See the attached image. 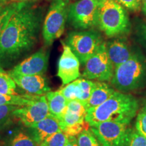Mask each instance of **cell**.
Here are the masks:
<instances>
[{"instance_id":"27","label":"cell","mask_w":146,"mask_h":146,"mask_svg":"<svg viewBox=\"0 0 146 146\" xmlns=\"http://www.w3.org/2000/svg\"><path fill=\"white\" fill-rule=\"evenodd\" d=\"M78 82H79L80 86L81 87L82 94H83L81 102L85 106L87 102L88 101L89 98H90L91 91H92V89L94 86V82L83 78H78Z\"/></svg>"},{"instance_id":"2","label":"cell","mask_w":146,"mask_h":146,"mask_svg":"<svg viewBox=\"0 0 146 146\" xmlns=\"http://www.w3.org/2000/svg\"><path fill=\"white\" fill-rule=\"evenodd\" d=\"M139 108L138 100L132 95L115 91L101 105L88 110L85 120L89 127L104 122L130 124Z\"/></svg>"},{"instance_id":"15","label":"cell","mask_w":146,"mask_h":146,"mask_svg":"<svg viewBox=\"0 0 146 146\" xmlns=\"http://www.w3.org/2000/svg\"><path fill=\"white\" fill-rule=\"evenodd\" d=\"M10 76L16 85L24 91L34 96H44L51 91L46 78L43 75H15Z\"/></svg>"},{"instance_id":"12","label":"cell","mask_w":146,"mask_h":146,"mask_svg":"<svg viewBox=\"0 0 146 146\" xmlns=\"http://www.w3.org/2000/svg\"><path fill=\"white\" fill-rule=\"evenodd\" d=\"M62 42L63 52L58 60L57 75L61 79L62 85H65L75 81L81 75L80 61L70 47Z\"/></svg>"},{"instance_id":"23","label":"cell","mask_w":146,"mask_h":146,"mask_svg":"<svg viewBox=\"0 0 146 146\" xmlns=\"http://www.w3.org/2000/svg\"><path fill=\"white\" fill-rule=\"evenodd\" d=\"M5 146H39L31 136L19 132L11 137Z\"/></svg>"},{"instance_id":"36","label":"cell","mask_w":146,"mask_h":146,"mask_svg":"<svg viewBox=\"0 0 146 146\" xmlns=\"http://www.w3.org/2000/svg\"><path fill=\"white\" fill-rule=\"evenodd\" d=\"M142 108H143V110H146V98H145V102H144V106H143V107Z\"/></svg>"},{"instance_id":"14","label":"cell","mask_w":146,"mask_h":146,"mask_svg":"<svg viewBox=\"0 0 146 146\" xmlns=\"http://www.w3.org/2000/svg\"><path fill=\"white\" fill-rule=\"evenodd\" d=\"M106 50L114 68L125 62L130 58L135 50H133L131 43L123 36H117L106 43Z\"/></svg>"},{"instance_id":"24","label":"cell","mask_w":146,"mask_h":146,"mask_svg":"<svg viewBox=\"0 0 146 146\" xmlns=\"http://www.w3.org/2000/svg\"><path fill=\"white\" fill-rule=\"evenodd\" d=\"M76 139L78 146H102L90 129L82 131Z\"/></svg>"},{"instance_id":"26","label":"cell","mask_w":146,"mask_h":146,"mask_svg":"<svg viewBox=\"0 0 146 146\" xmlns=\"http://www.w3.org/2000/svg\"><path fill=\"white\" fill-rule=\"evenodd\" d=\"M67 139L68 136L61 131L49 137L39 146H65Z\"/></svg>"},{"instance_id":"1","label":"cell","mask_w":146,"mask_h":146,"mask_svg":"<svg viewBox=\"0 0 146 146\" xmlns=\"http://www.w3.org/2000/svg\"><path fill=\"white\" fill-rule=\"evenodd\" d=\"M41 13L27 3L13 14L0 37V58H14L36 43Z\"/></svg>"},{"instance_id":"38","label":"cell","mask_w":146,"mask_h":146,"mask_svg":"<svg viewBox=\"0 0 146 146\" xmlns=\"http://www.w3.org/2000/svg\"><path fill=\"white\" fill-rule=\"evenodd\" d=\"M0 3H5V4H6V3H5L4 1H3L2 0H0Z\"/></svg>"},{"instance_id":"35","label":"cell","mask_w":146,"mask_h":146,"mask_svg":"<svg viewBox=\"0 0 146 146\" xmlns=\"http://www.w3.org/2000/svg\"><path fill=\"white\" fill-rule=\"evenodd\" d=\"M5 5L6 4H5V3H0V12H1V10H3Z\"/></svg>"},{"instance_id":"22","label":"cell","mask_w":146,"mask_h":146,"mask_svg":"<svg viewBox=\"0 0 146 146\" xmlns=\"http://www.w3.org/2000/svg\"><path fill=\"white\" fill-rule=\"evenodd\" d=\"M16 84L10 74L4 72H0V94L17 95L16 92Z\"/></svg>"},{"instance_id":"28","label":"cell","mask_w":146,"mask_h":146,"mask_svg":"<svg viewBox=\"0 0 146 146\" xmlns=\"http://www.w3.org/2000/svg\"><path fill=\"white\" fill-rule=\"evenodd\" d=\"M135 130L146 139V110L143 108L137 115Z\"/></svg>"},{"instance_id":"37","label":"cell","mask_w":146,"mask_h":146,"mask_svg":"<svg viewBox=\"0 0 146 146\" xmlns=\"http://www.w3.org/2000/svg\"><path fill=\"white\" fill-rule=\"evenodd\" d=\"M3 1H4V2L6 3V4H8V3H9V0H2Z\"/></svg>"},{"instance_id":"19","label":"cell","mask_w":146,"mask_h":146,"mask_svg":"<svg viewBox=\"0 0 146 146\" xmlns=\"http://www.w3.org/2000/svg\"><path fill=\"white\" fill-rule=\"evenodd\" d=\"M34 95H2L0 94V106L11 105L26 106L32 103L36 98Z\"/></svg>"},{"instance_id":"32","label":"cell","mask_w":146,"mask_h":146,"mask_svg":"<svg viewBox=\"0 0 146 146\" xmlns=\"http://www.w3.org/2000/svg\"><path fill=\"white\" fill-rule=\"evenodd\" d=\"M65 146H78L77 139L76 137L68 136V139Z\"/></svg>"},{"instance_id":"8","label":"cell","mask_w":146,"mask_h":146,"mask_svg":"<svg viewBox=\"0 0 146 146\" xmlns=\"http://www.w3.org/2000/svg\"><path fill=\"white\" fill-rule=\"evenodd\" d=\"M90 129L102 146H128L133 131L129 124L114 122L101 123Z\"/></svg>"},{"instance_id":"9","label":"cell","mask_w":146,"mask_h":146,"mask_svg":"<svg viewBox=\"0 0 146 146\" xmlns=\"http://www.w3.org/2000/svg\"><path fill=\"white\" fill-rule=\"evenodd\" d=\"M83 76L89 80L111 81L114 68L110 60L106 43L103 42L96 53L85 62Z\"/></svg>"},{"instance_id":"16","label":"cell","mask_w":146,"mask_h":146,"mask_svg":"<svg viewBox=\"0 0 146 146\" xmlns=\"http://www.w3.org/2000/svg\"><path fill=\"white\" fill-rule=\"evenodd\" d=\"M29 128L31 136L39 145L49 137L62 131L59 120L51 114Z\"/></svg>"},{"instance_id":"13","label":"cell","mask_w":146,"mask_h":146,"mask_svg":"<svg viewBox=\"0 0 146 146\" xmlns=\"http://www.w3.org/2000/svg\"><path fill=\"white\" fill-rule=\"evenodd\" d=\"M49 55L44 50H40L16 65L8 73L15 75H43L47 71Z\"/></svg>"},{"instance_id":"20","label":"cell","mask_w":146,"mask_h":146,"mask_svg":"<svg viewBox=\"0 0 146 146\" xmlns=\"http://www.w3.org/2000/svg\"><path fill=\"white\" fill-rule=\"evenodd\" d=\"M26 2H12L8 3L0 12V37L6 27L10 18L18 9L23 7Z\"/></svg>"},{"instance_id":"30","label":"cell","mask_w":146,"mask_h":146,"mask_svg":"<svg viewBox=\"0 0 146 146\" xmlns=\"http://www.w3.org/2000/svg\"><path fill=\"white\" fill-rule=\"evenodd\" d=\"M128 146H146V139L133 129Z\"/></svg>"},{"instance_id":"21","label":"cell","mask_w":146,"mask_h":146,"mask_svg":"<svg viewBox=\"0 0 146 146\" xmlns=\"http://www.w3.org/2000/svg\"><path fill=\"white\" fill-rule=\"evenodd\" d=\"M60 91L68 102L72 100H78L81 102L83 94L78 78L67 84V85L60 89Z\"/></svg>"},{"instance_id":"7","label":"cell","mask_w":146,"mask_h":146,"mask_svg":"<svg viewBox=\"0 0 146 146\" xmlns=\"http://www.w3.org/2000/svg\"><path fill=\"white\" fill-rule=\"evenodd\" d=\"M101 34L95 30L72 31L68 35L65 44L70 47L80 63L85 64L103 43Z\"/></svg>"},{"instance_id":"10","label":"cell","mask_w":146,"mask_h":146,"mask_svg":"<svg viewBox=\"0 0 146 146\" xmlns=\"http://www.w3.org/2000/svg\"><path fill=\"white\" fill-rule=\"evenodd\" d=\"M86 112L85 106L80 101L68 102L64 114L59 119L62 131L67 136L76 137L88 129L89 125L85 120Z\"/></svg>"},{"instance_id":"40","label":"cell","mask_w":146,"mask_h":146,"mask_svg":"<svg viewBox=\"0 0 146 146\" xmlns=\"http://www.w3.org/2000/svg\"><path fill=\"white\" fill-rule=\"evenodd\" d=\"M66 1H69V0H66Z\"/></svg>"},{"instance_id":"11","label":"cell","mask_w":146,"mask_h":146,"mask_svg":"<svg viewBox=\"0 0 146 146\" xmlns=\"http://www.w3.org/2000/svg\"><path fill=\"white\" fill-rule=\"evenodd\" d=\"M50 114L45 95L36 96L31 104L18 107L13 112L14 116L18 118L24 125L30 127Z\"/></svg>"},{"instance_id":"34","label":"cell","mask_w":146,"mask_h":146,"mask_svg":"<svg viewBox=\"0 0 146 146\" xmlns=\"http://www.w3.org/2000/svg\"><path fill=\"white\" fill-rule=\"evenodd\" d=\"M141 10L144 14V15L146 16V0H142Z\"/></svg>"},{"instance_id":"18","label":"cell","mask_w":146,"mask_h":146,"mask_svg":"<svg viewBox=\"0 0 146 146\" xmlns=\"http://www.w3.org/2000/svg\"><path fill=\"white\" fill-rule=\"evenodd\" d=\"M50 114L60 119L64 114L68 101L63 96L60 90L50 91L45 94Z\"/></svg>"},{"instance_id":"6","label":"cell","mask_w":146,"mask_h":146,"mask_svg":"<svg viewBox=\"0 0 146 146\" xmlns=\"http://www.w3.org/2000/svg\"><path fill=\"white\" fill-rule=\"evenodd\" d=\"M104 0H78L69 5L68 21L76 29L87 30L98 26Z\"/></svg>"},{"instance_id":"25","label":"cell","mask_w":146,"mask_h":146,"mask_svg":"<svg viewBox=\"0 0 146 146\" xmlns=\"http://www.w3.org/2000/svg\"><path fill=\"white\" fill-rule=\"evenodd\" d=\"M18 107L16 106H0V129L10 124L12 117H14L13 112Z\"/></svg>"},{"instance_id":"3","label":"cell","mask_w":146,"mask_h":146,"mask_svg":"<svg viewBox=\"0 0 146 146\" xmlns=\"http://www.w3.org/2000/svg\"><path fill=\"white\" fill-rule=\"evenodd\" d=\"M114 89L127 94L146 86V57L137 50L127 61L114 68L111 80Z\"/></svg>"},{"instance_id":"39","label":"cell","mask_w":146,"mask_h":146,"mask_svg":"<svg viewBox=\"0 0 146 146\" xmlns=\"http://www.w3.org/2000/svg\"><path fill=\"white\" fill-rule=\"evenodd\" d=\"M2 71H3V70L1 68V67H0V72H2Z\"/></svg>"},{"instance_id":"5","label":"cell","mask_w":146,"mask_h":146,"mask_svg":"<svg viewBox=\"0 0 146 146\" xmlns=\"http://www.w3.org/2000/svg\"><path fill=\"white\" fill-rule=\"evenodd\" d=\"M68 1L53 0L43 25V37L45 44L50 46L62 35L68 20Z\"/></svg>"},{"instance_id":"4","label":"cell","mask_w":146,"mask_h":146,"mask_svg":"<svg viewBox=\"0 0 146 146\" xmlns=\"http://www.w3.org/2000/svg\"><path fill=\"white\" fill-rule=\"evenodd\" d=\"M98 27L108 37L129 33L131 22L126 9L114 0H104L100 8Z\"/></svg>"},{"instance_id":"31","label":"cell","mask_w":146,"mask_h":146,"mask_svg":"<svg viewBox=\"0 0 146 146\" xmlns=\"http://www.w3.org/2000/svg\"><path fill=\"white\" fill-rule=\"evenodd\" d=\"M136 35L139 43L146 49V22L138 25L136 29Z\"/></svg>"},{"instance_id":"33","label":"cell","mask_w":146,"mask_h":146,"mask_svg":"<svg viewBox=\"0 0 146 146\" xmlns=\"http://www.w3.org/2000/svg\"><path fill=\"white\" fill-rule=\"evenodd\" d=\"M36 0H9V3L12 2H26V3H30L31 1H35Z\"/></svg>"},{"instance_id":"17","label":"cell","mask_w":146,"mask_h":146,"mask_svg":"<svg viewBox=\"0 0 146 146\" xmlns=\"http://www.w3.org/2000/svg\"><path fill=\"white\" fill-rule=\"evenodd\" d=\"M115 89L108 84L103 81L94 82V88L90 98L85 104L86 110L94 108L106 101L115 92Z\"/></svg>"},{"instance_id":"29","label":"cell","mask_w":146,"mask_h":146,"mask_svg":"<svg viewBox=\"0 0 146 146\" xmlns=\"http://www.w3.org/2000/svg\"><path fill=\"white\" fill-rule=\"evenodd\" d=\"M125 8L134 12H137L141 10L142 0H114Z\"/></svg>"}]
</instances>
